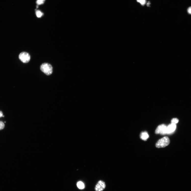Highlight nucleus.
I'll return each mask as SVG.
<instances>
[{
  "mask_svg": "<svg viewBox=\"0 0 191 191\" xmlns=\"http://www.w3.org/2000/svg\"><path fill=\"white\" fill-rule=\"evenodd\" d=\"M45 0H37L36 3L38 5H40L44 3Z\"/></svg>",
  "mask_w": 191,
  "mask_h": 191,
  "instance_id": "9b49d317",
  "label": "nucleus"
},
{
  "mask_svg": "<svg viewBox=\"0 0 191 191\" xmlns=\"http://www.w3.org/2000/svg\"><path fill=\"white\" fill-rule=\"evenodd\" d=\"M179 120L177 118H174L172 119L171 121V123L176 124L179 122Z\"/></svg>",
  "mask_w": 191,
  "mask_h": 191,
  "instance_id": "9d476101",
  "label": "nucleus"
},
{
  "mask_svg": "<svg viewBox=\"0 0 191 191\" xmlns=\"http://www.w3.org/2000/svg\"><path fill=\"white\" fill-rule=\"evenodd\" d=\"M140 137L142 140L146 141L149 137V135L146 132H144L141 133Z\"/></svg>",
  "mask_w": 191,
  "mask_h": 191,
  "instance_id": "0eeeda50",
  "label": "nucleus"
},
{
  "mask_svg": "<svg viewBox=\"0 0 191 191\" xmlns=\"http://www.w3.org/2000/svg\"><path fill=\"white\" fill-rule=\"evenodd\" d=\"M77 186L79 189H84L85 188L84 183L80 181L77 183Z\"/></svg>",
  "mask_w": 191,
  "mask_h": 191,
  "instance_id": "6e6552de",
  "label": "nucleus"
},
{
  "mask_svg": "<svg viewBox=\"0 0 191 191\" xmlns=\"http://www.w3.org/2000/svg\"><path fill=\"white\" fill-rule=\"evenodd\" d=\"M189 14H191V7H189L187 10Z\"/></svg>",
  "mask_w": 191,
  "mask_h": 191,
  "instance_id": "4468645a",
  "label": "nucleus"
},
{
  "mask_svg": "<svg viewBox=\"0 0 191 191\" xmlns=\"http://www.w3.org/2000/svg\"><path fill=\"white\" fill-rule=\"evenodd\" d=\"M3 116V113L2 112L0 111V118Z\"/></svg>",
  "mask_w": 191,
  "mask_h": 191,
  "instance_id": "2eb2a0df",
  "label": "nucleus"
},
{
  "mask_svg": "<svg viewBox=\"0 0 191 191\" xmlns=\"http://www.w3.org/2000/svg\"><path fill=\"white\" fill-rule=\"evenodd\" d=\"M5 127V125L3 122L0 121V130L3 129Z\"/></svg>",
  "mask_w": 191,
  "mask_h": 191,
  "instance_id": "f8f14e48",
  "label": "nucleus"
},
{
  "mask_svg": "<svg viewBox=\"0 0 191 191\" xmlns=\"http://www.w3.org/2000/svg\"><path fill=\"white\" fill-rule=\"evenodd\" d=\"M176 128V124L171 123L167 127L166 134L172 133L174 132Z\"/></svg>",
  "mask_w": 191,
  "mask_h": 191,
  "instance_id": "423d86ee",
  "label": "nucleus"
},
{
  "mask_svg": "<svg viewBox=\"0 0 191 191\" xmlns=\"http://www.w3.org/2000/svg\"><path fill=\"white\" fill-rule=\"evenodd\" d=\"M41 70L45 74L49 75L51 74L53 72V68L49 63H45L41 65L40 67Z\"/></svg>",
  "mask_w": 191,
  "mask_h": 191,
  "instance_id": "f257e3e1",
  "label": "nucleus"
},
{
  "mask_svg": "<svg viewBox=\"0 0 191 191\" xmlns=\"http://www.w3.org/2000/svg\"><path fill=\"white\" fill-rule=\"evenodd\" d=\"M167 126L165 125L162 124L160 125L157 128L155 133L157 134H160L162 135L166 134Z\"/></svg>",
  "mask_w": 191,
  "mask_h": 191,
  "instance_id": "20e7f679",
  "label": "nucleus"
},
{
  "mask_svg": "<svg viewBox=\"0 0 191 191\" xmlns=\"http://www.w3.org/2000/svg\"><path fill=\"white\" fill-rule=\"evenodd\" d=\"M106 187V184L105 182L101 180L99 181L95 188V191H103Z\"/></svg>",
  "mask_w": 191,
  "mask_h": 191,
  "instance_id": "39448f33",
  "label": "nucleus"
},
{
  "mask_svg": "<svg viewBox=\"0 0 191 191\" xmlns=\"http://www.w3.org/2000/svg\"><path fill=\"white\" fill-rule=\"evenodd\" d=\"M36 15L38 18L41 17L43 15V13L40 10H37L36 12Z\"/></svg>",
  "mask_w": 191,
  "mask_h": 191,
  "instance_id": "1a4fd4ad",
  "label": "nucleus"
},
{
  "mask_svg": "<svg viewBox=\"0 0 191 191\" xmlns=\"http://www.w3.org/2000/svg\"><path fill=\"white\" fill-rule=\"evenodd\" d=\"M137 2L140 3L141 4L144 5L145 3V0H137Z\"/></svg>",
  "mask_w": 191,
  "mask_h": 191,
  "instance_id": "ddd939ff",
  "label": "nucleus"
},
{
  "mask_svg": "<svg viewBox=\"0 0 191 191\" xmlns=\"http://www.w3.org/2000/svg\"><path fill=\"white\" fill-rule=\"evenodd\" d=\"M19 58L23 63H27L30 61V56L28 53L23 52L19 55Z\"/></svg>",
  "mask_w": 191,
  "mask_h": 191,
  "instance_id": "7ed1b4c3",
  "label": "nucleus"
},
{
  "mask_svg": "<svg viewBox=\"0 0 191 191\" xmlns=\"http://www.w3.org/2000/svg\"><path fill=\"white\" fill-rule=\"evenodd\" d=\"M170 143L169 137L165 136L158 141L156 144V147L157 148L165 147L168 146Z\"/></svg>",
  "mask_w": 191,
  "mask_h": 191,
  "instance_id": "f03ea898",
  "label": "nucleus"
}]
</instances>
